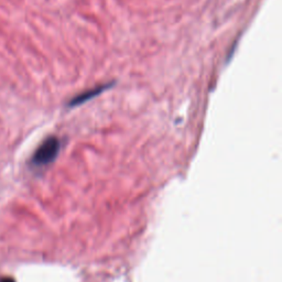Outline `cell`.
<instances>
[{
	"instance_id": "6da1fadb",
	"label": "cell",
	"mask_w": 282,
	"mask_h": 282,
	"mask_svg": "<svg viewBox=\"0 0 282 282\" xmlns=\"http://www.w3.org/2000/svg\"><path fill=\"white\" fill-rule=\"evenodd\" d=\"M60 147L61 143L57 138L50 137L48 139H45L40 147L37 149L34 156H32V165L37 167L50 165L56 158L58 151H60Z\"/></svg>"
},
{
	"instance_id": "7a4b0ae2",
	"label": "cell",
	"mask_w": 282,
	"mask_h": 282,
	"mask_svg": "<svg viewBox=\"0 0 282 282\" xmlns=\"http://www.w3.org/2000/svg\"><path fill=\"white\" fill-rule=\"evenodd\" d=\"M107 88H108V85H103V86L95 87L93 89H89L87 91H84L83 94L76 96L75 98H73V100L70 102V106H78V105H81V104H83L85 102L91 100V98H93V97L100 95L102 91H104L105 89H107Z\"/></svg>"
},
{
	"instance_id": "3957f363",
	"label": "cell",
	"mask_w": 282,
	"mask_h": 282,
	"mask_svg": "<svg viewBox=\"0 0 282 282\" xmlns=\"http://www.w3.org/2000/svg\"><path fill=\"white\" fill-rule=\"evenodd\" d=\"M0 282H15V280L12 278H3Z\"/></svg>"
}]
</instances>
